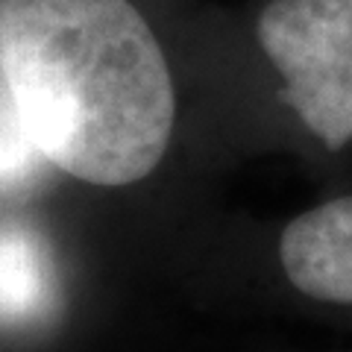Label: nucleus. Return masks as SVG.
<instances>
[{
  "label": "nucleus",
  "mask_w": 352,
  "mask_h": 352,
  "mask_svg": "<svg viewBox=\"0 0 352 352\" xmlns=\"http://www.w3.org/2000/svg\"><path fill=\"white\" fill-rule=\"evenodd\" d=\"M0 71L32 147L82 182L132 185L170 144V68L129 0H0Z\"/></svg>",
  "instance_id": "f257e3e1"
},
{
  "label": "nucleus",
  "mask_w": 352,
  "mask_h": 352,
  "mask_svg": "<svg viewBox=\"0 0 352 352\" xmlns=\"http://www.w3.org/2000/svg\"><path fill=\"white\" fill-rule=\"evenodd\" d=\"M256 38L279 100L329 153L352 144V0H270Z\"/></svg>",
  "instance_id": "f03ea898"
},
{
  "label": "nucleus",
  "mask_w": 352,
  "mask_h": 352,
  "mask_svg": "<svg viewBox=\"0 0 352 352\" xmlns=\"http://www.w3.org/2000/svg\"><path fill=\"white\" fill-rule=\"evenodd\" d=\"M279 264L308 302L352 311V191L300 212L279 235Z\"/></svg>",
  "instance_id": "7ed1b4c3"
},
{
  "label": "nucleus",
  "mask_w": 352,
  "mask_h": 352,
  "mask_svg": "<svg viewBox=\"0 0 352 352\" xmlns=\"http://www.w3.org/2000/svg\"><path fill=\"white\" fill-rule=\"evenodd\" d=\"M56 276L47 244L21 223L0 226V323H30L53 305Z\"/></svg>",
  "instance_id": "20e7f679"
},
{
  "label": "nucleus",
  "mask_w": 352,
  "mask_h": 352,
  "mask_svg": "<svg viewBox=\"0 0 352 352\" xmlns=\"http://www.w3.org/2000/svg\"><path fill=\"white\" fill-rule=\"evenodd\" d=\"M41 153L32 147L24 126H21L18 109L9 91V82L0 71V185L18 182L36 170Z\"/></svg>",
  "instance_id": "39448f33"
}]
</instances>
